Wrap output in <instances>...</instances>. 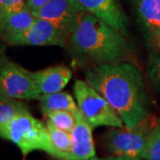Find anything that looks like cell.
<instances>
[{
  "mask_svg": "<svg viewBox=\"0 0 160 160\" xmlns=\"http://www.w3.org/2000/svg\"><path fill=\"white\" fill-rule=\"evenodd\" d=\"M85 77L118 113L126 128H135L151 116L144 78L134 64H93Z\"/></svg>",
  "mask_w": 160,
  "mask_h": 160,
  "instance_id": "1",
  "label": "cell"
},
{
  "mask_svg": "<svg viewBox=\"0 0 160 160\" xmlns=\"http://www.w3.org/2000/svg\"><path fill=\"white\" fill-rule=\"evenodd\" d=\"M68 42L78 57L92 65L126 62L130 53L126 36L89 12L81 17Z\"/></svg>",
  "mask_w": 160,
  "mask_h": 160,
  "instance_id": "2",
  "label": "cell"
},
{
  "mask_svg": "<svg viewBox=\"0 0 160 160\" xmlns=\"http://www.w3.org/2000/svg\"><path fill=\"white\" fill-rule=\"evenodd\" d=\"M1 138L14 143L23 158L41 150L54 158L55 151L46 124L36 118L30 112L16 117L5 127L0 128Z\"/></svg>",
  "mask_w": 160,
  "mask_h": 160,
  "instance_id": "3",
  "label": "cell"
},
{
  "mask_svg": "<svg viewBox=\"0 0 160 160\" xmlns=\"http://www.w3.org/2000/svg\"><path fill=\"white\" fill-rule=\"evenodd\" d=\"M75 99L80 112L92 129L99 126L125 127L118 113L99 92L84 80H76Z\"/></svg>",
  "mask_w": 160,
  "mask_h": 160,
  "instance_id": "4",
  "label": "cell"
},
{
  "mask_svg": "<svg viewBox=\"0 0 160 160\" xmlns=\"http://www.w3.org/2000/svg\"><path fill=\"white\" fill-rule=\"evenodd\" d=\"M152 116L135 128L110 127L103 135V145L112 156H123L142 160L149 135L157 123Z\"/></svg>",
  "mask_w": 160,
  "mask_h": 160,
  "instance_id": "5",
  "label": "cell"
},
{
  "mask_svg": "<svg viewBox=\"0 0 160 160\" xmlns=\"http://www.w3.org/2000/svg\"><path fill=\"white\" fill-rule=\"evenodd\" d=\"M0 92L22 101H39L42 97L32 71L4 57L0 67Z\"/></svg>",
  "mask_w": 160,
  "mask_h": 160,
  "instance_id": "6",
  "label": "cell"
},
{
  "mask_svg": "<svg viewBox=\"0 0 160 160\" xmlns=\"http://www.w3.org/2000/svg\"><path fill=\"white\" fill-rule=\"evenodd\" d=\"M32 12L36 17L47 20L56 25L69 40L81 17L87 12L77 0H51Z\"/></svg>",
  "mask_w": 160,
  "mask_h": 160,
  "instance_id": "7",
  "label": "cell"
},
{
  "mask_svg": "<svg viewBox=\"0 0 160 160\" xmlns=\"http://www.w3.org/2000/svg\"><path fill=\"white\" fill-rule=\"evenodd\" d=\"M5 41L11 46L65 47L68 44V38L56 25L47 20L38 17L29 29L22 33L9 37Z\"/></svg>",
  "mask_w": 160,
  "mask_h": 160,
  "instance_id": "8",
  "label": "cell"
},
{
  "mask_svg": "<svg viewBox=\"0 0 160 160\" xmlns=\"http://www.w3.org/2000/svg\"><path fill=\"white\" fill-rule=\"evenodd\" d=\"M87 12L101 19L113 29L126 36L128 21L118 0H77Z\"/></svg>",
  "mask_w": 160,
  "mask_h": 160,
  "instance_id": "9",
  "label": "cell"
},
{
  "mask_svg": "<svg viewBox=\"0 0 160 160\" xmlns=\"http://www.w3.org/2000/svg\"><path fill=\"white\" fill-rule=\"evenodd\" d=\"M139 24L150 46L160 47V0H135Z\"/></svg>",
  "mask_w": 160,
  "mask_h": 160,
  "instance_id": "10",
  "label": "cell"
},
{
  "mask_svg": "<svg viewBox=\"0 0 160 160\" xmlns=\"http://www.w3.org/2000/svg\"><path fill=\"white\" fill-rule=\"evenodd\" d=\"M76 125L71 131V159L88 160L96 157L92 127L80 112L75 113Z\"/></svg>",
  "mask_w": 160,
  "mask_h": 160,
  "instance_id": "11",
  "label": "cell"
},
{
  "mask_svg": "<svg viewBox=\"0 0 160 160\" xmlns=\"http://www.w3.org/2000/svg\"><path fill=\"white\" fill-rule=\"evenodd\" d=\"M36 84L42 95L62 91L72 77L69 68L58 65L38 71H32Z\"/></svg>",
  "mask_w": 160,
  "mask_h": 160,
  "instance_id": "12",
  "label": "cell"
},
{
  "mask_svg": "<svg viewBox=\"0 0 160 160\" xmlns=\"http://www.w3.org/2000/svg\"><path fill=\"white\" fill-rule=\"evenodd\" d=\"M37 17L28 6L22 10L12 12L4 16H0V29L2 38L22 33L31 27Z\"/></svg>",
  "mask_w": 160,
  "mask_h": 160,
  "instance_id": "13",
  "label": "cell"
},
{
  "mask_svg": "<svg viewBox=\"0 0 160 160\" xmlns=\"http://www.w3.org/2000/svg\"><path fill=\"white\" fill-rule=\"evenodd\" d=\"M39 102V109L42 114L45 116L53 110L65 109L72 111L74 113L79 110L74 98L66 92L61 91L54 93L42 95Z\"/></svg>",
  "mask_w": 160,
  "mask_h": 160,
  "instance_id": "14",
  "label": "cell"
},
{
  "mask_svg": "<svg viewBox=\"0 0 160 160\" xmlns=\"http://www.w3.org/2000/svg\"><path fill=\"white\" fill-rule=\"evenodd\" d=\"M46 126L55 151L54 158L57 160L71 159V133L57 127L50 120L46 121Z\"/></svg>",
  "mask_w": 160,
  "mask_h": 160,
  "instance_id": "15",
  "label": "cell"
},
{
  "mask_svg": "<svg viewBox=\"0 0 160 160\" xmlns=\"http://www.w3.org/2000/svg\"><path fill=\"white\" fill-rule=\"evenodd\" d=\"M0 92V128H3L20 115L29 112L25 103Z\"/></svg>",
  "mask_w": 160,
  "mask_h": 160,
  "instance_id": "16",
  "label": "cell"
},
{
  "mask_svg": "<svg viewBox=\"0 0 160 160\" xmlns=\"http://www.w3.org/2000/svg\"><path fill=\"white\" fill-rule=\"evenodd\" d=\"M46 117L48 120H50L57 127L69 132H71L76 125L75 113L69 110H53L49 112L46 115Z\"/></svg>",
  "mask_w": 160,
  "mask_h": 160,
  "instance_id": "17",
  "label": "cell"
},
{
  "mask_svg": "<svg viewBox=\"0 0 160 160\" xmlns=\"http://www.w3.org/2000/svg\"><path fill=\"white\" fill-rule=\"evenodd\" d=\"M142 160H160V118L157 120L143 152Z\"/></svg>",
  "mask_w": 160,
  "mask_h": 160,
  "instance_id": "18",
  "label": "cell"
},
{
  "mask_svg": "<svg viewBox=\"0 0 160 160\" xmlns=\"http://www.w3.org/2000/svg\"><path fill=\"white\" fill-rule=\"evenodd\" d=\"M148 72L155 89L160 92V47L153 49L149 56Z\"/></svg>",
  "mask_w": 160,
  "mask_h": 160,
  "instance_id": "19",
  "label": "cell"
},
{
  "mask_svg": "<svg viewBox=\"0 0 160 160\" xmlns=\"http://www.w3.org/2000/svg\"><path fill=\"white\" fill-rule=\"evenodd\" d=\"M27 6V0H0V16L22 10Z\"/></svg>",
  "mask_w": 160,
  "mask_h": 160,
  "instance_id": "20",
  "label": "cell"
},
{
  "mask_svg": "<svg viewBox=\"0 0 160 160\" xmlns=\"http://www.w3.org/2000/svg\"><path fill=\"white\" fill-rule=\"evenodd\" d=\"M51 0H27V6L31 11H37Z\"/></svg>",
  "mask_w": 160,
  "mask_h": 160,
  "instance_id": "21",
  "label": "cell"
},
{
  "mask_svg": "<svg viewBox=\"0 0 160 160\" xmlns=\"http://www.w3.org/2000/svg\"><path fill=\"white\" fill-rule=\"evenodd\" d=\"M88 160H141L139 158H129V157H123V156H111L109 158H92Z\"/></svg>",
  "mask_w": 160,
  "mask_h": 160,
  "instance_id": "22",
  "label": "cell"
},
{
  "mask_svg": "<svg viewBox=\"0 0 160 160\" xmlns=\"http://www.w3.org/2000/svg\"><path fill=\"white\" fill-rule=\"evenodd\" d=\"M134 1H135V0H134Z\"/></svg>",
  "mask_w": 160,
  "mask_h": 160,
  "instance_id": "23",
  "label": "cell"
}]
</instances>
